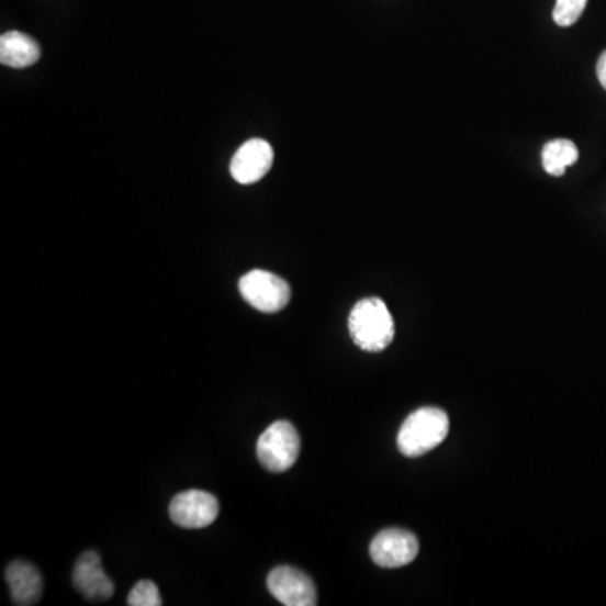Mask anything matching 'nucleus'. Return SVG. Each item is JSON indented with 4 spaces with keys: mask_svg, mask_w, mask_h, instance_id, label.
<instances>
[{
    "mask_svg": "<svg viewBox=\"0 0 606 606\" xmlns=\"http://www.w3.org/2000/svg\"><path fill=\"white\" fill-rule=\"evenodd\" d=\"M349 333L354 344L366 352H381L394 339V321L381 299L361 300L349 315Z\"/></svg>",
    "mask_w": 606,
    "mask_h": 606,
    "instance_id": "obj_1",
    "label": "nucleus"
},
{
    "mask_svg": "<svg viewBox=\"0 0 606 606\" xmlns=\"http://www.w3.org/2000/svg\"><path fill=\"white\" fill-rule=\"evenodd\" d=\"M450 419L444 409L422 408L412 413L397 434V448L406 457H422L444 444Z\"/></svg>",
    "mask_w": 606,
    "mask_h": 606,
    "instance_id": "obj_2",
    "label": "nucleus"
},
{
    "mask_svg": "<svg viewBox=\"0 0 606 606\" xmlns=\"http://www.w3.org/2000/svg\"><path fill=\"white\" fill-rule=\"evenodd\" d=\"M258 460L270 472L282 473L295 465L300 437L290 422H274L265 429L257 444Z\"/></svg>",
    "mask_w": 606,
    "mask_h": 606,
    "instance_id": "obj_3",
    "label": "nucleus"
},
{
    "mask_svg": "<svg viewBox=\"0 0 606 606\" xmlns=\"http://www.w3.org/2000/svg\"><path fill=\"white\" fill-rule=\"evenodd\" d=\"M239 293L252 308L277 314L289 305L292 290L283 278L265 270H252L239 280Z\"/></svg>",
    "mask_w": 606,
    "mask_h": 606,
    "instance_id": "obj_4",
    "label": "nucleus"
},
{
    "mask_svg": "<svg viewBox=\"0 0 606 606\" xmlns=\"http://www.w3.org/2000/svg\"><path fill=\"white\" fill-rule=\"evenodd\" d=\"M170 519L184 529H204L216 520L220 502L210 492L186 491L169 505Z\"/></svg>",
    "mask_w": 606,
    "mask_h": 606,
    "instance_id": "obj_5",
    "label": "nucleus"
},
{
    "mask_svg": "<svg viewBox=\"0 0 606 606\" xmlns=\"http://www.w3.org/2000/svg\"><path fill=\"white\" fill-rule=\"evenodd\" d=\"M418 551V539L408 530L403 529L381 530L369 546L372 561L386 570L413 563Z\"/></svg>",
    "mask_w": 606,
    "mask_h": 606,
    "instance_id": "obj_6",
    "label": "nucleus"
},
{
    "mask_svg": "<svg viewBox=\"0 0 606 606\" xmlns=\"http://www.w3.org/2000/svg\"><path fill=\"white\" fill-rule=\"evenodd\" d=\"M268 590L287 606L317 605V588L308 574L293 566H278L268 574Z\"/></svg>",
    "mask_w": 606,
    "mask_h": 606,
    "instance_id": "obj_7",
    "label": "nucleus"
},
{
    "mask_svg": "<svg viewBox=\"0 0 606 606\" xmlns=\"http://www.w3.org/2000/svg\"><path fill=\"white\" fill-rule=\"evenodd\" d=\"M273 147L267 141L251 138L236 150L229 170L233 179L239 184H255L267 176L273 166Z\"/></svg>",
    "mask_w": 606,
    "mask_h": 606,
    "instance_id": "obj_8",
    "label": "nucleus"
},
{
    "mask_svg": "<svg viewBox=\"0 0 606 606\" xmlns=\"http://www.w3.org/2000/svg\"><path fill=\"white\" fill-rule=\"evenodd\" d=\"M72 583L75 588L91 602H105L113 596L115 585L106 576L101 558L94 551H87L76 561L72 570Z\"/></svg>",
    "mask_w": 606,
    "mask_h": 606,
    "instance_id": "obj_9",
    "label": "nucleus"
},
{
    "mask_svg": "<svg viewBox=\"0 0 606 606\" xmlns=\"http://www.w3.org/2000/svg\"><path fill=\"white\" fill-rule=\"evenodd\" d=\"M9 590L14 605H36L43 595V576L36 566L25 561H14L5 570Z\"/></svg>",
    "mask_w": 606,
    "mask_h": 606,
    "instance_id": "obj_10",
    "label": "nucleus"
},
{
    "mask_svg": "<svg viewBox=\"0 0 606 606\" xmlns=\"http://www.w3.org/2000/svg\"><path fill=\"white\" fill-rule=\"evenodd\" d=\"M41 58L40 44L21 33V31H9L0 37V63L9 68H30L36 65Z\"/></svg>",
    "mask_w": 606,
    "mask_h": 606,
    "instance_id": "obj_11",
    "label": "nucleus"
},
{
    "mask_svg": "<svg viewBox=\"0 0 606 606\" xmlns=\"http://www.w3.org/2000/svg\"><path fill=\"white\" fill-rule=\"evenodd\" d=\"M580 152L576 145L568 138L548 142L542 148V167L552 177H561L568 167L577 162Z\"/></svg>",
    "mask_w": 606,
    "mask_h": 606,
    "instance_id": "obj_12",
    "label": "nucleus"
},
{
    "mask_svg": "<svg viewBox=\"0 0 606 606\" xmlns=\"http://www.w3.org/2000/svg\"><path fill=\"white\" fill-rule=\"evenodd\" d=\"M586 5H588V0H556L552 19L561 27H570L580 21Z\"/></svg>",
    "mask_w": 606,
    "mask_h": 606,
    "instance_id": "obj_13",
    "label": "nucleus"
},
{
    "mask_svg": "<svg viewBox=\"0 0 606 606\" xmlns=\"http://www.w3.org/2000/svg\"><path fill=\"white\" fill-rule=\"evenodd\" d=\"M126 603L131 606H160L162 605V598H160L156 583L142 580L132 588Z\"/></svg>",
    "mask_w": 606,
    "mask_h": 606,
    "instance_id": "obj_14",
    "label": "nucleus"
},
{
    "mask_svg": "<svg viewBox=\"0 0 606 606\" xmlns=\"http://www.w3.org/2000/svg\"><path fill=\"white\" fill-rule=\"evenodd\" d=\"M596 76H598L599 85L606 90V50L596 63Z\"/></svg>",
    "mask_w": 606,
    "mask_h": 606,
    "instance_id": "obj_15",
    "label": "nucleus"
}]
</instances>
